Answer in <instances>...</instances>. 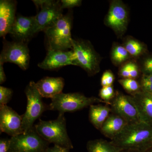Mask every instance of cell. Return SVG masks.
Masks as SVG:
<instances>
[{
    "label": "cell",
    "instance_id": "6da1fadb",
    "mask_svg": "<svg viewBox=\"0 0 152 152\" xmlns=\"http://www.w3.org/2000/svg\"><path fill=\"white\" fill-rule=\"evenodd\" d=\"M110 142L120 151L145 152L152 148V126L142 122L129 124Z\"/></svg>",
    "mask_w": 152,
    "mask_h": 152
},
{
    "label": "cell",
    "instance_id": "7a4b0ae2",
    "mask_svg": "<svg viewBox=\"0 0 152 152\" xmlns=\"http://www.w3.org/2000/svg\"><path fill=\"white\" fill-rule=\"evenodd\" d=\"M34 127L38 134L50 143L70 150L73 148L68 134L66 122L64 114H59L56 119L54 120L44 121L40 119Z\"/></svg>",
    "mask_w": 152,
    "mask_h": 152
},
{
    "label": "cell",
    "instance_id": "3957f363",
    "mask_svg": "<svg viewBox=\"0 0 152 152\" xmlns=\"http://www.w3.org/2000/svg\"><path fill=\"white\" fill-rule=\"evenodd\" d=\"M72 12H69L45 31L48 49L68 51V49L72 48Z\"/></svg>",
    "mask_w": 152,
    "mask_h": 152
},
{
    "label": "cell",
    "instance_id": "277c9868",
    "mask_svg": "<svg viewBox=\"0 0 152 152\" xmlns=\"http://www.w3.org/2000/svg\"><path fill=\"white\" fill-rule=\"evenodd\" d=\"M104 103L101 99L88 97L80 93H61L52 99L48 110L58 111L60 114L80 110L95 103Z\"/></svg>",
    "mask_w": 152,
    "mask_h": 152
},
{
    "label": "cell",
    "instance_id": "5b68a950",
    "mask_svg": "<svg viewBox=\"0 0 152 152\" xmlns=\"http://www.w3.org/2000/svg\"><path fill=\"white\" fill-rule=\"evenodd\" d=\"M72 49L75 54V66L83 69L89 76L99 72L100 58L89 42L73 39Z\"/></svg>",
    "mask_w": 152,
    "mask_h": 152
},
{
    "label": "cell",
    "instance_id": "8992f818",
    "mask_svg": "<svg viewBox=\"0 0 152 152\" xmlns=\"http://www.w3.org/2000/svg\"><path fill=\"white\" fill-rule=\"evenodd\" d=\"M27 104L25 114L23 115L22 129L23 132L34 127L35 121L45 111L48 110V105L43 102L42 96L36 87L35 83L31 81L25 89Z\"/></svg>",
    "mask_w": 152,
    "mask_h": 152
},
{
    "label": "cell",
    "instance_id": "52a82bcc",
    "mask_svg": "<svg viewBox=\"0 0 152 152\" xmlns=\"http://www.w3.org/2000/svg\"><path fill=\"white\" fill-rule=\"evenodd\" d=\"M39 11L35 16V34L45 32L63 15L61 1H33Z\"/></svg>",
    "mask_w": 152,
    "mask_h": 152
},
{
    "label": "cell",
    "instance_id": "ba28073f",
    "mask_svg": "<svg viewBox=\"0 0 152 152\" xmlns=\"http://www.w3.org/2000/svg\"><path fill=\"white\" fill-rule=\"evenodd\" d=\"M50 143L38 134L34 126L11 137L9 152H46Z\"/></svg>",
    "mask_w": 152,
    "mask_h": 152
},
{
    "label": "cell",
    "instance_id": "9c48e42d",
    "mask_svg": "<svg viewBox=\"0 0 152 152\" xmlns=\"http://www.w3.org/2000/svg\"><path fill=\"white\" fill-rule=\"evenodd\" d=\"M30 59L29 50L26 43L5 39L3 42L0 63H13L23 70H26L29 65Z\"/></svg>",
    "mask_w": 152,
    "mask_h": 152
},
{
    "label": "cell",
    "instance_id": "30bf717a",
    "mask_svg": "<svg viewBox=\"0 0 152 152\" xmlns=\"http://www.w3.org/2000/svg\"><path fill=\"white\" fill-rule=\"evenodd\" d=\"M129 22V12L121 1H113L105 19V23L117 36L122 37L126 32Z\"/></svg>",
    "mask_w": 152,
    "mask_h": 152
},
{
    "label": "cell",
    "instance_id": "8fae6325",
    "mask_svg": "<svg viewBox=\"0 0 152 152\" xmlns=\"http://www.w3.org/2000/svg\"><path fill=\"white\" fill-rule=\"evenodd\" d=\"M111 105L114 113L122 117L129 124L142 122L132 96L117 93Z\"/></svg>",
    "mask_w": 152,
    "mask_h": 152
},
{
    "label": "cell",
    "instance_id": "7c38bea8",
    "mask_svg": "<svg viewBox=\"0 0 152 152\" xmlns=\"http://www.w3.org/2000/svg\"><path fill=\"white\" fill-rule=\"evenodd\" d=\"M23 115H20L7 105H0V130L14 137L23 133L22 129Z\"/></svg>",
    "mask_w": 152,
    "mask_h": 152
},
{
    "label": "cell",
    "instance_id": "4fadbf2b",
    "mask_svg": "<svg viewBox=\"0 0 152 152\" xmlns=\"http://www.w3.org/2000/svg\"><path fill=\"white\" fill-rule=\"evenodd\" d=\"M75 54L72 50L64 51L48 49L46 56L38 66L43 69L56 70L68 65H74Z\"/></svg>",
    "mask_w": 152,
    "mask_h": 152
},
{
    "label": "cell",
    "instance_id": "5bb4252c",
    "mask_svg": "<svg viewBox=\"0 0 152 152\" xmlns=\"http://www.w3.org/2000/svg\"><path fill=\"white\" fill-rule=\"evenodd\" d=\"M9 34L16 41L27 43L29 40L36 34L35 16H17Z\"/></svg>",
    "mask_w": 152,
    "mask_h": 152
},
{
    "label": "cell",
    "instance_id": "9a60e30c",
    "mask_svg": "<svg viewBox=\"0 0 152 152\" xmlns=\"http://www.w3.org/2000/svg\"><path fill=\"white\" fill-rule=\"evenodd\" d=\"M16 1H0V37L4 38L8 34L15 20Z\"/></svg>",
    "mask_w": 152,
    "mask_h": 152
},
{
    "label": "cell",
    "instance_id": "2e32d148",
    "mask_svg": "<svg viewBox=\"0 0 152 152\" xmlns=\"http://www.w3.org/2000/svg\"><path fill=\"white\" fill-rule=\"evenodd\" d=\"M64 80L61 77H45L35 83L36 88L42 97L53 99L62 93Z\"/></svg>",
    "mask_w": 152,
    "mask_h": 152
},
{
    "label": "cell",
    "instance_id": "e0dca14e",
    "mask_svg": "<svg viewBox=\"0 0 152 152\" xmlns=\"http://www.w3.org/2000/svg\"><path fill=\"white\" fill-rule=\"evenodd\" d=\"M132 96L142 121L152 126V94L141 91Z\"/></svg>",
    "mask_w": 152,
    "mask_h": 152
},
{
    "label": "cell",
    "instance_id": "ac0fdd59",
    "mask_svg": "<svg viewBox=\"0 0 152 152\" xmlns=\"http://www.w3.org/2000/svg\"><path fill=\"white\" fill-rule=\"evenodd\" d=\"M129 124L122 117L113 113L109 116L100 131L104 135L112 140Z\"/></svg>",
    "mask_w": 152,
    "mask_h": 152
},
{
    "label": "cell",
    "instance_id": "d6986e66",
    "mask_svg": "<svg viewBox=\"0 0 152 152\" xmlns=\"http://www.w3.org/2000/svg\"><path fill=\"white\" fill-rule=\"evenodd\" d=\"M111 110V108L107 105H91L90 106L89 112L90 121L96 129L100 130Z\"/></svg>",
    "mask_w": 152,
    "mask_h": 152
},
{
    "label": "cell",
    "instance_id": "ffe728a7",
    "mask_svg": "<svg viewBox=\"0 0 152 152\" xmlns=\"http://www.w3.org/2000/svg\"><path fill=\"white\" fill-rule=\"evenodd\" d=\"M86 147L88 152H120L111 142L103 139L89 141Z\"/></svg>",
    "mask_w": 152,
    "mask_h": 152
},
{
    "label": "cell",
    "instance_id": "44dd1931",
    "mask_svg": "<svg viewBox=\"0 0 152 152\" xmlns=\"http://www.w3.org/2000/svg\"><path fill=\"white\" fill-rule=\"evenodd\" d=\"M123 45L131 56L134 58L140 56L146 50L145 46L143 43L132 37L127 39Z\"/></svg>",
    "mask_w": 152,
    "mask_h": 152
},
{
    "label": "cell",
    "instance_id": "7402d4cb",
    "mask_svg": "<svg viewBox=\"0 0 152 152\" xmlns=\"http://www.w3.org/2000/svg\"><path fill=\"white\" fill-rule=\"evenodd\" d=\"M140 69L137 64L132 61L125 63L121 67L119 71V75L122 79H136L139 77Z\"/></svg>",
    "mask_w": 152,
    "mask_h": 152
},
{
    "label": "cell",
    "instance_id": "603a6c76",
    "mask_svg": "<svg viewBox=\"0 0 152 152\" xmlns=\"http://www.w3.org/2000/svg\"><path fill=\"white\" fill-rule=\"evenodd\" d=\"M130 56L124 45H116L113 47L111 58L113 63L115 65H119L125 62Z\"/></svg>",
    "mask_w": 152,
    "mask_h": 152
},
{
    "label": "cell",
    "instance_id": "cb8c5ba5",
    "mask_svg": "<svg viewBox=\"0 0 152 152\" xmlns=\"http://www.w3.org/2000/svg\"><path fill=\"white\" fill-rule=\"evenodd\" d=\"M119 83L123 88L132 95L135 94L141 91L140 83L136 79L132 78L121 79L118 80Z\"/></svg>",
    "mask_w": 152,
    "mask_h": 152
},
{
    "label": "cell",
    "instance_id": "d4e9b609",
    "mask_svg": "<svg viewBox=\"0 0 152 152\" xmlns=\"http://www.w3.org/2000/svg\"><path fill=\"white\" fill-rule=\"evenodd\" d=\"M115 95L113 86L102 87L99 94L101 99L104 101L107 104H110V101L113 99Z\"/></svg>",
    "mask_w": 152,
    "mask_h": 152
},
{
    "label": "cell",
    "instance_id": "484cf974",
    "mask_svg": "<svg viewBox=\"0 0 152 152\" xmlns=\"http://www.w3.org/2000/svg\"><path fill=\"white\" fill-rule=\"evenodd\" d=\"M140 83L142 91L152 94V75L142 74Z\"/></svg>",
    "mask_w": 152,
    "mask_h": 152
},
{
    "label": "cell",
    "instance_id": "4316f807",
    "mask_svg": "<svg viewBox=\"0 0 152 152\" xmlns=\"http://www.w3.org/2000/svg\"><path fill=\"white\" fill-rule=\"evenodd\" d=\"M12 90L6 87L0 86V105H7L12 96Z\"/></svg>",
    "mask_w": 152,
    "mask_h": 152
},
{
    "label": "cell",
    "instance_id": "83f0119b",
    "mask_svg": "<svg viewBox=\"0 0 152 152\" xmlns=\"http://www.w3.org/2000/svg\"><path fill=\"white\" fill-rule=\"evenodd\" d=\"M115 76L111 71L107 70L103 74L101 78V85L102 87L113 86Z\"/></svg>",
    "mask_w": 152,
    "mask_h": 152
},
{
    "label": "cell",
    "instance_id": "f1b7e54d",
    "mask_svg": "<svg viewBox=\"0 0 152 152\" xmlns=\"http://www.w3.org/2000/svg\"><path fill=\"white\" fill-rule=\"evenodd\" d=\"M142 71L143 74L152 75V56L144 60L142 65Z\"/></svg>",
    "mask_w": 152,
    "mask_h": 152
},
{
    "label": "cell",
    "instance_id": "f546056e",
    "mask_svg": "<svg viewBox=\"0 0 152 152\" xmlns=\"http://www.w3.org/2000/svg\"><path fill=\"white\" fill-rule=\"evenodd\" d=\"M81 0H62L61 1V6L63 10L71 9L76 7H80L82 4Z\"/></svg>",
    "mask_w": 152,
    "mask_h": 152
},
{
    "label": "cell",
    "instance_id": "4dcf8cb0",
    "mask_svg": "<svg viewBox=\"0 0 152 152\" xmlns=\"http://www.w3.org/2000/svg\"><path fill=\"white\" fill-rule=\"evenodd\" d=\"M10 146V139H1L0 152H9Z\"/></svg>",
    "mask_w": 152,
    "mask_h": 152
},
{
    "label": "cell",
    "instance_id": "1f68e13d",
    "mask_svg": "<svg viewBox=\"0 0 152 152\" xmlns=\"http://www.w3.org/2000/svg\"><path fill=\"white\" fill-rule=\"evenodd\" d=\"M46 152H70V149L58 145H54V146L50 148L49 147Z\"/></svg>",
    "mask_w": 152,
    "mask_h": 152
},
{
    "label": "cell",
    "instance_id": "d6a6232c",
    "mask_svg": "<svg viewBox=\"0 0 152 152\" xmlns=\"http://www.w3.org/2000/svg\"><path fill=\"white\" fill-rule=\"evenodd\" d=\"M3 64H4L0 63V84H1L4 83L7 80L5 73L3 67Z\"/></svg>",
    "mask_w": 152,
    "mask_h": 152
},
{
    "label": "cell",
    "instance_id": "836d02e7",
    "mask_svg": "<svg viewBox=\"0 0 152 152\" xmlns=\"http://www.w3.org/2000/svg\"><path fill=\"white\" fill-rule=\"evenodd\" d=\"M120 152H137L133 151H120Z\"/></svg>",
    "mask_w": 152,
    "mask_h": 152
},
{
    "label": "cell",
    "instance_id": "e575fe53",
    "mask_svg": "<svg viewBox=\"0 0 152 152\" xmlns=\"http://www.w3.org/2000/svg\"><path fill=\"white\" fill-rule=\"evenodd\" d=\"M145 152H152V148H150V149H149Z\"/></svg>",
    "mask_w": 152,
    "mask_h": 152
}]
</instances>
